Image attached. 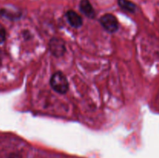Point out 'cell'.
<instances>
[{"label":"cell","mask_w":159,"mask_h":158,"mask_svg":"<svg viewBox=\"0 0 159 158\" xmlns=\"http://www.w3.org/2000/svg\"><path fill=\"white\" fill-rule=\"evenodd\" d=\"M50 84L53 89L60 94H65L68 91L69 85L67 77L61 72H56L51 76Z\"/></svg>","instance_id":"1"},{"label":"cell","mask_w":159,"mask_h":158,"mask_svg":"<svg viewBox=\"0 0 159 158\" xmlns=\"http://www.w3.org/2000/svg\"><path fill=\"white\" fill-rule=\"evenodd\" d=\"M100 24L109 33H115L119 29V23L114 15L107 13L99 19Z\"/></svg>","instance_id":"2"},{"label":"cell","mask_w":159,"mask_h":158,"mask_svg":"<svg viewBox=\"0 0 159 158\" xmlns=\"http://www.w3.org/2000/svg\"><path fill=\"white\" fill-rule=\"evenodd\" d=\"M49 49L53 55L56 57H61L65 52V43L60 39L54 38L50 41Z\"/></svg>","instance_id":"3"},{"label":"cell","mask_w":159,"mask_h":158,"mask_svg":"<svg viewBox=\"0 0 159 158\" xmlns=\"http://www.w3.org/2000/svg\"><path fill=\"white\" fill-rule=\"evenodd\" d=\"M67 20L72 27L79 28L83 24V20L78 12L74 10H68L66 13Z\"/></svg>","instance_id":"4"},{"label":"cell","mask_w":159,"mask_h":158,"mask_svg":"<svg viewBox=\"0 0 159 158\" xmlns=\"http://www.w3.org/2000/svg\"><path fill=\"white\" fill-rule=\"evenodd\" d=\"M79 9L81 12L86 15L88 18L93 19L96 16V12H95L94 8L93 7L92 4L89 0H82L79 4Z\"/></svg>","instance_id":"5"},{"label":"cell","mask_w":159,"mask_h":158,"mask_svg":"<svg viewBox=\"0 0 159 158\" xmlns=\"http://www.w3.org/2000/svg\"><path fill=\"white\" fill-rule=\"evenodd\" d=\"M117 2L120 7L126 12L134 13L136 11V5L130 0H117Z\"/></svg>","instance_id":"6"},{"label":"cell","mask_w":159,"mask_h":158,"mask_svg":"<svg viewBox=\"0 0 159 158\" xmlns=\"http://www.w3.org/2000/svg\"><path fill=\"white\" fill-rule=\"evenodd\" d=\"M0 14L3 16H5L6 18L10 19V20H12V19H16L17 17L19 16L18 13H16V12H11L10 10H8V9H2L1 12H0Z\"/></svg>","instance_id":"7"},{"label":"cell","mask_w":159,"mask_h":158,"mask_svg":"<svg viewBox=\"0 0 159 158\" xmlns=\"http://www.w3.org/2000/svg\"><path fill=\"white\" fill-rule=\"evenodd\" d=\"M6 32L5 28L3 27V26H2L0 24V44L2 43L3 42L6 40Z\"/></svg>","instance_id":"8"},{"label":"cell","mask_w":159,"mask_h":158,"mask_svg":"<svg viewBox=\"0 0 159 158\" xmlns=\"http://www.w3.org/2000/svg\"><path fill=\"white\" fill-rule=\"evenodd\" d=\"M8 158H22L21 156L17 153H12V154L9 155V156Z\"/></svg>","instance_id":"9"}]
</instances>
